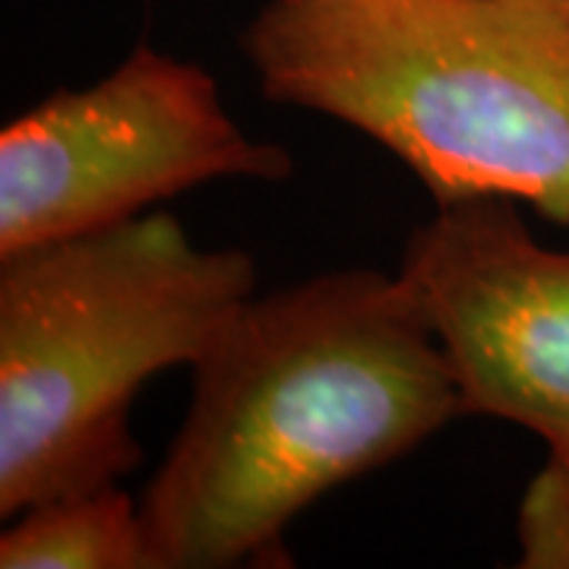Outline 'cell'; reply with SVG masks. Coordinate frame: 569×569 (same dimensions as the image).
Masks as SVG:
<instances>
[{
    "mask_svg": "<svg viewBox=\"0 0 569 569\" xmlns=\"http://www.w3.org/2000/svg\"><path fill=\"white\" fill-rule=\"evenodd\" d=\"M190 370L140 500L159 569L288 567L305 509L466 415L402 272L336 269L253 295Z\"/></svg>",
    "mask_w": 569,
    "mask_h": 569,
    "instance_id": "1",
    "label": "cell"
},
{
    "mask_svg": "<svg viewBox=\"0 0 569 569\" xmlns=\"http://www.w3.org/2000/svg\"><path fill=\"white\" fill-rule=\"evenodd\" d=\"M279 142L250 137L200 63L140 41L86 89L0 130V257L140 219L212 181H284Z\"/></svg>",
    "mask_w": 569,
    "mask_h": 569,
    "instance_id": "4",
    "label": "cell"
},
{
    "mask_svg": "<svg viewBox=\"0 0 569 569\" xmlns=\"http://www.w3.org/2000/svg\"><path fill=\"white\" fill-rule=\"evenodd\" d=\"M241 48L263 96L380 142L437 206L569 222V0H266Z\"/></svg>",
    "mask_w": 569,
    "mask_h": 569,
    "instance_id": "2",
    "label": "cell"
},
{
    "mask_svg": "<svg viewBox=\"0 0 569 569\" xmlns=\"http://www.w3.org/2000/svg\"><path fill=\"white\" fill-rule=\"evenodd\" d=\"M0 569H159L142 507L114 481L22 509L0 535Z\"/></svg>",
    "mask_w": 569,
    "mask_h": 569,
    "instance_id": "6",
    "label": "cell"
},
{
    "mask_svg": "<svg viewBox=\"0 0 569 569\" xmlns=\"http://www.w3.org/2000/svg\"><path fill=\"white\" fill-rule=\"evenodd\" d=\"M253 295L250 253L164 209L0 257V516L121 481L137 392L197 365Z\"/></svg>",
    "mask_w": 569,
    "mask_h": 569,
    "instance_id": "3",
    "label": "cell"
},
{
    "mask_svg": "<svg viewBox=\"0 0 569 569\" xmlns=\"http://www.w3.org/2000/svg\"><path fill=\"white\" fill-rule=\"evenodd\" d=\"M516 548L522 569H569V459L548 456L519 500Z\"/></svg>",
    "mask_w": 569,
    "mask_h": 569,
    "instance_id": "7",
    "label": "cell"
},
{
    "mask_svg": "<svg viewBox=\"0 0 569 569\" xmlns=\"http://www.w3.org/2000/svg\"><path fill=\"white\" fill-rule=\"evenodd\" d=\"M402 276L447 355L466 415L531 430L569 459V250L538 244L519 203H440L408 238Z\"/></svg>",
    "mask_w": 569,
    "mask_h": 569,
    "instance_id": "5",
    "label": "cell"
}]
</instances>
